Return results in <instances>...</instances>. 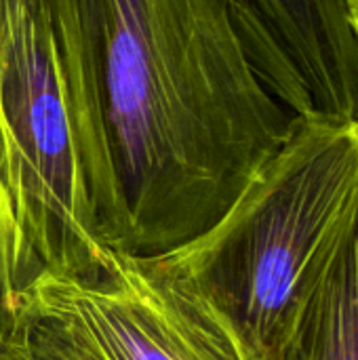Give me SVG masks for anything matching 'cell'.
Segmentation results:
<instances>
[{"label":"cell","mask_w":358,"mask_h":360,"mask_svg":"<svg viewBox=\"0 0 358 360\" xmlns=\"http://www.w3.org/2000/svg\"><path fill=\"white\" fill-rule=\"evenodd\" d=\"M21 300L70 325L103 360H253L211 297L154 255L110 251L95 276H40Z\"/></svg>","instance_id":"277c9868"},{"label":"cell","mask_w":358,"mask_h":360,"mask_svg":"<svg viewBox=\"0 0 358 360\" xmlns=\"http://www.w3.org/2000/svg\"><path fill=\"white\" fill-rule=\"evenodd\" d=\"M19 360H103L63 321L21 300L8 335Z\"/></svg>","instance_id":"52a82bcc"},{"label":"cell","mask_w":358,"mask_h":360,"mask_svg":"<svg viewBox=\"0 0 358 360\" xmlns=\"http://www.w3.org/2000/svg\"><path fill=\"white\" fill-rule=\"evenodd\" d=\"M101 245L169 253L215 226L285 143L238 0H38Z\"/></svg>","instance_id":"6da1fadb"},{"label":"cell","mask_w":358,"mask_h":360,"mask_svg":"<svg viewBox=\"0 0 358 360\" xmlns=\"http://www.w3.org/2000/svg\"><path fill=\"white\" fill-rule=\"evenodd\" d=\"M358 202V120L295 118L228 213L158 257L226 314L253 360H279Z\"/></svg>","instance_id":"7a4b0ae2"},{"label":"cell","mask_w":358,"mask_h":360,"mask_svg":"<svg viewBox=\"0 0 358 360\" xmlns=\"http://www.w3.org/2000/svg\"><path fill=\"white\" fill-rule=\"evenodd\" d=\"M0 139L15 213L8 293L40 276L91 278L97 238L63 97L53 34L38 0L0 2Z\"/></svg>","instance_id":"3957f363"},{"label":"cell","mask_w":358,"mask_h":360,"mask_svg":"<svg viewBox=\"0 0 358 360\" xmlns=\"http://www.w3.org/2000/svg\"><path fill=\"white\" fill-rule=\"evenodd\" d=\"M0 2H2V0H0Z\"/></svg>","instance_id":"8fae6325"},{"label":"cell","mask_w":358,"mask_h":360,"mask_svg":"<svg viewBox=\"0 0 358 360\" xmlns=\"http://www.w3.org/2000/svg\"><path fill=\"white\" fill-rule=\"evenodd\" d=\"M15 245V213L11 186L6 175V160L0 139V338H8L15 325V304L8 295V268Z\"/></svg>","instance_id":"ba28073f"},{"label":"cell","mask_w":358,"mask_h":360,"mask_svg":"<svg viewBox=\"0 0 358 360\" xmlns=\"http://www.w3.org/2000/svg\"><path fill=\"white\" fill-rule=\"evenodd\" d=\"M348 15H350V23L358 36V0H348Z\"/></svg>","instance_id":"30bf717a"},{"label":"cell","mask_w":358,"mask_h":360,"mask_svg":"<svg viewBox=\"0 0 358 360\" xmlns=\"http://www.w3.org/2000/svg\"><path fill=\"white\" fill-rule=\"evenodd\" d=\"M257 70L293 118L358 120L348 0H238Z\"/></svg>","instance_id":"5b68a950"},{"label":"cell","mask_w":358,"mask_h":360,"mask_svg":"<svg viewBox=\"0 0 358 360\" xmlns=\"http://www.w3.org/2000/svg\"><path fill=\"white\" fill-rule=\"evenodd\" d=\"M279 360H358V202Z\"/></svg>","instance_id":"8992f818"},{"label":"cell","mask_w":358,"mask_h":360,"mask_svg":"<svg viewBox=\"0 0 358 360\" xmlns=\"http://www.w3.org/2000/svg\"><path fill=\"white\" fill-rule=\"evenodd\" d=\"M0 360H19L8 338H0Z\"/></svg>","instance_id":"9c48e42d"}]
</instances>
